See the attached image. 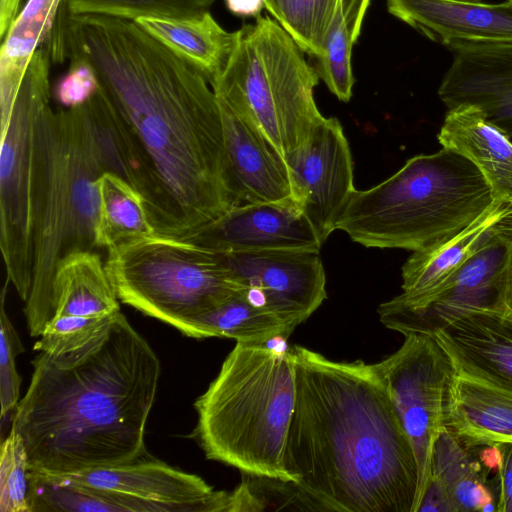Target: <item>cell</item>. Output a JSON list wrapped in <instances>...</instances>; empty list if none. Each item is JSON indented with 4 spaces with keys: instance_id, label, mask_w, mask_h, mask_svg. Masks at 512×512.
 Instances as JSON below:
<instances>
[{
    "instance_id": "cell-45",
    "label": "cell",
    "mask_w": 512,
    "mask_h": 512,
    "mask_svg": "<svg viewBox=\"0 0 512 512\" xmlns=\"http://www.w3.org/2000/svg\"><path fill=\"white\" fill-rule=\"evenodd\" d=\"M465 1H474V2H480L481 0H465Z\"/></svg>"
},
{
    "instance_id": "cell-25",
    "label": "cell",
    "mask_w": 512,
    "mask_h": 512,
    "mask_svg": "<svg viewBox=\"0 0 512 512\" xmlns=\"http://www.w3.org/2000/svg\"><path fill=\"white\" fill-rule=\"evenodd\" d=\"M63 0H27L0 51V116L7 117L34 53L52 34Z\"/></svg>"
},
{
    "instance_id": "cell-1",
    "label": "cell",
    "mask_w": 512,
    "mask_h": 512,
    "mask_svg": "<svg viewBox=\"0 0 512 512\" xmlns=\"http://www.w3.org/2000/svg\"><path fill=\"white\" fill-rule=\"evenodd\" d=\"M49 49L95 70L146 171L156 233L185 239L231 208L221 106L198 70L133 20L64 7Z\"/></svg>"
},
{
    "instance_id": "cell-17",
    "label": "cell",
    "mask_w": 512,
    "mask_h": 512,
    "mask_svg": "<svg viewBox=\"0 0 512 512\" xmlns=\"http://www.w3.org/2000/svg\"><path fill=\"white\" fill-rule=\"evenodd\" d=\"M438 89L451 108L479 107L492 124L512 137V44H458Z\"/></svg>"
},
{
    "instance_id": "cell-40",
    "label": "cell",
    "mask_w": 512,
    "mask_h": 512,
    "mask_svg": "<svg viewBox=\"0 0 512 512\" xmlns=\"http://www.w3.org/2000/svg\"><path fill=\"white\" fill-rule=\"evenodd\" d=\"M420 511L455 512L446 489L438 480L431 478L416 512Z\"/></svg>"
},
{
    "instance_id": "cell-29",
    "label": "cell",
    "mask_w": 512,
    "mask_h": 512,
    "mask_svg": "<svg viewBox=\"0 0 512 512\" xmlns=\"http://www.w3.org/2000/svg\"><path fill=\"white\" fill-rule=\"evenodd\" d=\"M292 331L275 315L253 305L240 293L191 319L189 337H225L237 343L266 344L276 337L287 338Z\"/></svg>"
},
{
    "instance_id": "cell-26",
    "label": "cell",
    "mask_w": 512,
    "mask_h": 512,
    "mask_svg": "<svg viewBox=\"0 0 512 512\" xmlns=\"http://www.w3.org/2000/svg\"><path fill=\"white\" fill-rule=\"evenodd\" d=\"M28 478L30 512H167L161 505L83 485L62 475L29 471Z\"/></svg>"
},
{
    "instance_id": "cell-14",
    "label": "cell",
    "mask_w": 512,
    "mask_h": 512,
    "mask_svg": "<svg viewBox=\"0 0 512 512\" xmlns=\"http://www.w3.org/2000/svg\"><path fill=\"white\" fill-rule=\"evenodd\" d=\"M185 240L215 253L319 251L312 224L294 201L236 205Z\"/></svg>"
},
{
    "instance_id": "cell-15",
    "label": "cell",
    "mask_w": 512,
    "mask_h": 512,
    "mask_svg": "<svg viewBox=\"0 0 512 512\" xmlns=\"http://www.w3.org/2000/svg\"><path fill=\"white\" fill-rule=\"evenodd\" d=\"M145 455L130 463L62 476L161 505L167 512H227L229 492L215 491L201 477Z\"/></svg>"
},
{
    "instance_id": "cell-36",
    "label": "cell",
    "mask_w": 512,
    "mask_h": 512,
    "mask_svg": "<svg viewBox=\"0 0 512 512\" xmlns=\"http://www.w3.org/2000/svg\"><path fill=\"white\" fill-rule=\"evenodd\" d=\"M115 314L54 317L45 327L41 338L35 343L34 350L61 354L78 349L99 332Z\"/></svg>"
},
{
    "instance_id": "cell-5",
    "label": "cell",
    "mask_w": 512,
    "mask_h": 512,
    "mask_svg": "<svg viewBox=\"0 0 512 512\" xmlns=\"http://www.w3.org/2000/svg\"><path fill=\"white\" fill-rule=\"evenodd\" d=\"M295 401L291 349L236 343L194 403L195 436L207 459L291 481L283 459Z\"/></svg>"
},
{
    "instance_id": "cell-38",
    "label": "cell",
    "mask_w": 512,
    "mask_h": 512,
    "mask_svg": "<svg viewBox=\"0 0 512 512\" xmlns=\"http://www.w3.org/2000/svg\"><path fill=\"white\" fill-rule=\"evenodd\" d=\"M67 72L57 81L54 94L65 108H74L88 102L100 89L93 67L82 59H71Z\"/></svg>"
},
{
    "instance_id": "cell-33",
    "label": "cell",
    "mask_w": 512,
    "mask_h": 512,
    "mask_svg": "<svg viewBox=\"0 0 512 512\" xmlns=\"http://www.w3.org/2000/svg\"><path fill=\"white\" fill-rule=\"evenodd\" d=\"M216 0H63L71 14H97L135 20L140 17L191 18L202 15Z\"/></svg>"
},
{
    "instance_id": "cell-2",
    "label": "cell",
    "mask_w": 512,
    "mask_h": 512,
    "mask_svg": "<svg viewBox=\"0 0 512 512\" xmlns=\"http://www.w3.org/2000/svg\"><path fill=\"white\" fill-rule=\"evenodd\" d=\"M284 469L318 511L414 512L418 467L375 364L294 346Z\"/></svg>"
},
{
    "instance_id": "cell-10",
    "label": "cell",
    "mask_w": 512,
    "mask_h": 512,
    "mask_svg": "<svg viewBox=\"0 0 512 512\" xmlns=\"http://www.w3.org/2000/svg\"><path fill=\"white\" fill-rule=\"evenodd\" d=\"M404 336L401 347L375 366L415 452L416 512L432 477L435 444L446 429L445 402L454 369L431 334L411 332Z\"/></svg>"
},
{
    "instance_id": "cell-8",
    "label": "cell",
    "mask_w": 512,
    "mask_h": 512,
    "mask_svg": "<svg viewBox=\"0 0 512 512\" xmlns=\"http://www.w3.org/2000/svg\"><path fill=\"white\" fill-rule=\"evenodd\" d=\"M105 269L122 303L188 337L191 319L242 293L215 252L158 233L108 250Z\"/></svg>"
},
{
    "instance_id": "cell-42",
    "label": "cell",
    "mask_w": 512,
    "mask_h": 512,
    "mask_svg": "<svg viewBox=\"0 0 512 512\" xmlns=\"http://www.w3.org/2000/svg\"><path fill=\"white\" fill-rule=\"evenodd\" d=\"M21 0H0V38L4 39L19 13Z\"/></svg>"
},
{
    "instance_id": "cell-28",
    "label": "cell",
    "mask_w": 512,
    "mask_h": 512,
    "mask_svg": "<svg viewBox=\"0 0 512 512\" xmlns=\"http://www.w3.org/2000/svg\"><path fill=\"white\" fill-rule=\"evenodd\" d=\"M96 246L107 251L156 233L142 195L125 180L104 173L98 180Z\"/></svg>"
},
{
    "instance_id": "cell-11",
    "label": "cell",
    "mask_w": 512,
    "mask_h": 512,
    "mask_svg": "<svg viewBox=\"0 0 512 512\" xmlns=\"http://www.w3.org/2000/svg\"><path fill=\"white\" fill-rule=\"evenodd\" d=\"M512 239L494 234L445 283L418 295L401 293L383 302L379 319L403 335L431 334L457 315L476 309H502L504 274Z\"/></svg>"
},
{
    "instance_id": "cell-4",
    "label": "cell",
    "mask_w": 512,
    "mask_h": 512,
    "mask_svg": "<svg viewBox=\"0 0 512 512\" xmlns=\"http://www.w3.org/2000/svg\"><path fill=\"white\" fill-rule=\"evenodd\" d=\"M497 203L470 160L441 148L411 157L378 185L355 190L337 229L367 248L414 252L453 238Z\"/></svg>"
},
{
    "instance_id": "cell-18",
    "label": "cell",
    "mask_w": 512,
    "mask_h": 512,
    "mask_svg": "<svg viewBox=\"0 0 512 512\" xmlns=\"http://www.w3.org/2000/svg\"><path fill=\"white\" fill-rule=\"evenodd\" d=\"M388 12L430 40L458 44H512V1L387 0Z\"/></svg>"
},
{
    "instance_id": "cell-19",
    "label": "cell",
    "mask_w": 512,
    "mask_h": 512,
    "mask_svg": "<svg viewBox=\"0 0 512 512\" xmlns=\"http://www.w3.org/2000/svg\"><path fill=\"white\" fill-rule=\"evenodd\" d=\"M220 106L224 127V180L231 207L294 201L282 156L255 128L223 103L220 102Z\"/></svg>"
},
{
    "instance_id": "cell-6",
    "label": "cell",
    "mask_w": 512,
    "mask_h": 512,
    "mask_svg": "<svg viewBox=\"0 0 512 512\" xmlns=\"http://www.w3.org/2000/svg\"><path fill=\"white\" fill-rule=\"evenodd\" d=\"M42 129L33 279L24 309L32 337L41 336L54 317L53 278L59 261L97 247L98 180L104 174L79 119L50 107Z\"/></svg>"
},
{
    "instance_id": "cell-20",
    "label": "cell",
    "mask_w": 512,
    "mask_h": 512,
    "mask_svg": "<svg viewBox=\"0 0 512 512\" xmlns=\"http://www.w3.org/2000/svg\"><path fill=\"white\" fill-rule=\"evenodd\" d=\"M437 139L442 148L461 154L479 169L498 202L512 203V142L479 107L448 108Z\"/></svg>"
},
{
    "instance_id": "cell-39",
    "label": "cell",
    "mask_w": 512,
    "mask_h": 512,
    "mask_svg": "<svg viewBox=\"0 0 512 512\" xmlns=\"http://www.w3.org/2000/svg\"><path fill=\"white\" fill-rule=\"evenodd\" d=\"M502 463L498 472L500 494L498 511H512V444H500Z\"/></svg>"
},
{
    "instance_id": "cell-21",
    "label": "cell",
    "mask_w": 512,
    "mask_h": 512,
    "mask_svg": "<svg viewBox=\"0 0 512 512\" xmlns=\"http://www.w3.org/2000/svg\"><path fill=\"white\" fill-rule=\"evenodd\" d=\"M445 427L466 449L512 444V392L453 372Z\"/></svg>"
},
{
    "instance_id": "cell-41",
    "label": "cell",
    "mask_w": 512,
    "mask_h": 512,
    "mask_svg": "<svg viewBox=\"0 0 512 512\" xmlns=\"http://www.w3.org/2000/svg\"><path fill=\"white\" fill-rule=\"evenodd\" d=\"M227 9L239 17H259L264 7L263 0H225Z\"/></svg>"
},
{
    "instance_id": "cell-9",
    "label": "cell",
    "mask_w": 512,
    "mask_h": 512,
    "mask_svg": "<svg viewBox=\"0 0 512 512\" xmlns=\"http://www.w3.org/2000/svg\"><path fill=\"white\" fill-rule=\"evenodd\" d=\"M48 44L32 56L9 115L0 120V247L7 279L27 301L33 279L34 222L42 128L50 106Z\"/></svg>"
},
{
    "instance_id": "cell-27",
    "label": "cell",
    "mask_w": 512,
    "mask_h": 512,
    "mask_svg": "<svg viewBox=\"0 0 512 512\" xmlns=\"http://www.w3.org/2000/svg\"><path fill=\"white\" fill-rule=\"evenodd\" d=\"M82 106L103 173H112L125 180L146 202L149 195L146 171L128 132L101 87Z\"/></svg>"
},
{
    "instance_id": "cell-43",
    "label": "cell",
    "mask_w": 512,
    "mask_h": 512,
    "mask_svg": "<svg viewBox=\"0 0 512 512\" xmlns=\"http://www.w3.org/2000/svg\"><path fill=\"white\" fill-rule=\"evenodd\" d=\"M480 450L481 463L488 469V471L494 470L499 472L502 463V451L500 444L484 445Z\"/></svg>"
},
{
    "instance_id": "cell-31",
    "label": "cell",
    "mask_w": 512,
    "mask_h": 512,
    "mask_svg": "<svg viewBox=\"0 0 512 512\" xmlns=\"http://www.w3.org/2000/svg\"><path fill=\"white\" fill-rule=\"evenodd\" d=\"M431 478L446 489L455 512L482 511L485 505L493 503L479 463L447 429L434 447Z\"/></svg>"
},
{
    "instance_id": "cell-16",
    "label": "cell",
    "mask_w": 512,
    "mask_h": 512,
    "mask_svg": "<svg viewBox=\"0 0 512 512\" xmlns=\"http://www.w3.org/2000/svg\"><path fill=\"white\" fill-rule=\"evenodd\" d=\"M431 335L454 372L512 392V313L502 309L465 311Z\"/></svg>"
},
{
    "instance_id": "cell-22",
    "label": "cell",
    "mask_w": 512,
    "mask_h": 512,
    "mask_svg": "<svg viewBox=\"0 0 512 512\" xmlns=\"http://www.w3.org/2000/svg\"><path fill=\"white\" fill-rule=\"evenodd\" d=\"M142 29L198 70L210 84L225 68L239 30H225L210 11L191 18L140 17Z\"/></svg>"
},
{
    "instance_id": "cell-13",
    "label": "cell",
    "mask_w": 512,
    "mask_h": 512,
    "mask_svg": "<svg viewBox=\"0 0 512 512\" xmlns=\"http://www.w3.org/2000/svg\"><path fill=\"white\" fill-rule=\"evenodd\" d=\"M283 160L293 200L324 244L356 190L352 155L339 120L324 117Z\"/></svg>"
},
{
    "instance_id": "cell-35",
    "label": "cell",
    "mask_w": 512,
    "mask_h": 512,
    "mask_svg": "<svg viewBox=\"0 0 512 512\" xmlns=\"http://www.w3.org/2000/svg\"><path fill=\"white\" fill-rule=\"evenodd\" d=\"M28 456L21 437L10 430L1 443L0 511L30 512Z\"/></svg>"
},
{
    "instance_id": "cell-23",
    "label": "cell",
    "mask_w": 512,
    "mask_h": 512,
    "mask_svg": "<svg viewBox=\"0 0 512 512\" xmlns=\"http://www.w3.org/2000/svg\"><path fill=\"white\" fill-rule=\"evenodd\" d=\"M117 299L98 253L75 251L59 261L53 278L54 317L112 315L120 311Z\"/></svg>"
},
{
    "instance_id": "cell-32",
    "label": "cell",
    "mask_w": 512,
    "mask_h": 512,
    "mask_svg": "<svg viewBox=\"0 0 512 512\" xmlns=\"http://www.w3.org/2000/svg\"><path fill=\"white\" fill-rule=\"evenodd\" d=\"M265 9L315 59L320 57L336 0H263Z\"/></svg>"
},
{
    "instance_id": "cell-34",
    "label": "cell",
    "mask_w": 512,
    "mask_h": 512,
    "mask_svg": "<svg viewBox=\"0 0 512 512\" xmlns=\"http://www.w3.org/2000/svg\"><path fill=\"white\" fill-rule=\"evenodd\" d=\"M241 483L230 492L227 512L286 510L296 505L300 510H317L313 502L292 481L242 473ZM293 510L294 507H292Z\"/></svg>"
},
{
    "instance_id": "cell-24",
    "label": "cell",
    "mask_w": 512,
    "mask_h": 512,
    "mask_svg": "<svg viewBox=\"0 0 512 512\" xmlns=\"http://www.w3.org/2000/svg\"><path fill=\"white\" fill-rule=\"evenodd\" d=\"M504 205L497 203L484 216L453 238L414 251L402 266L403 293H428L452 277L493 235V226Z\"/></svg>"
},
{
    "instance_id": "cell-37",
    "label": "cell",
    "mask_w": 512,
    "mask_h": 512,
    "mask_svg": "<svg viewBox=\"0 0 512 512\" xmlns=\"http://www.w3.org/2000/svg\"><path fill=\"white\" fill-rule=\"evenodd\" d=\"M6 278L1 295L0 310V400L1 418L15 410L19 403L21 377L16 369V356L24 352V347L5 312L4 303L7 285Z\"/></svg>"
},
{
    "instance_id": "cell-12",
    "label": "cell",
    "mask_w": 512,
    "mask_h": 512,
    "mask_svg": "<svg viewBox=\"0 0 512 512\" xmlns=\"http://www.w3.org/2000/svg\"><path fill=\"white\" fill-rule=\"evenodd\" d=\"M242 294L291 330L326 299V276L319 251L267 250L216 253Z\"/></svg>"
},
{
    "instance_id": "cell-7",
    "label": "cell",
    "mask_w": 512,
    "mask_h": 512,
    "mask_svg": "<svg viewBox=\"0 0 512 512\" xmlns=\"http://www.w3.org/2000/svg\"><path fill=\"white\" fill-rule=\"evenodd\" d=\"M304 53L275 19L259 16L239 29L228 63L210 83L219 101L282 158L324 118L314 99L319 76Z\"/></svg>"
},
{
    "instance_id": "cell-46",
    "label": "cell",
    "mask_w": 512,
    "mask_h": 512,
    "mask_svg": "<svg viewBox=\"0 0 512 512\" xmlns=\"http://www.w3.org/2000/svg\"><path fill=\"white\" fill-rule=\"evenodd\" d=\"M512 1V0H511Z\"/></svg>"
},
{
    "instance_id": "cell-3",
    "label": "cell",
    "mask_w": 512,
    "mask_h": 512,
    "mask_svg": "<svg viewBox=\"0 0 512 512\" xmlns=\"http://www.w3.org/2000/svg\"><path fill=\"white\" fill-rule=\"evenodd\" d=\"M11 429L31 472L70 475L146 454L160 361L119 311L78 349L39 352Z\"/></svg>"
},
{
    "instance_id": "cell-30",
    "label": "cell",
    "mask_w": 512,
    "mask_h": 512,
    "mask_svg": "<svg viewBox=\"0 0 512 512\" xmlns=\"http://www.w3.org/2000/svg\"><path fill=\"white\" fill-rule=\"evenodd\" d=\"M371 0H336L333 17L323 45L316 58V72L329 91L348 102L355 82L351 56Z\"/></svg>"
},
{
    "instance_id": "cell-44",
    "label": "cell",
    "mask_w": 512,
    "mask_h": 512,
    "mask_svg": "<svg viewBox=\"0 0 512 512\" xmlns=\"http://www.w3.org/2000/svg\"><path fill=\"white\" fill-rule=\"evenodd\" d=\"M502 310L512 313V253L504 274Z\"/></svg>"
}]
</instances>
